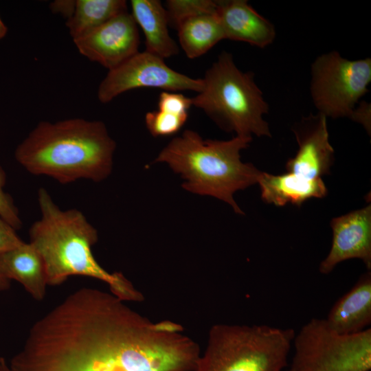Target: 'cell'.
Listing matches in <instances>:
<instances>
[{"label":"cell","mask_w":371,"mask_h":371,"mask_svg":"<svg viewBox=\"0 0 371 371\" xmlns=\"http://www.w3.org/2000/svg\"><path fill=\"white\" fill-rule=\"evenodd\" d=\"M289 371H370L371 328L339 334L324 318H312L295 334Z\"/></svg>","instance_id":"cell-7"},{"label":"cell","mask_w":371,"mask_h":371,"mask_svg":"<svg viewBox=\"0 0 371 371\" xmlns=\"http://www.w3.org/2000/svg\"><path fill=\"white\" fill-rule=\"evenodd\" d=\"M41 217L30 227V243L41 255L47 286H58L72 276L106 283L124 302H142L144 295L122 273H109L95 260L92 247L97 229L77 209L61 210L44 188L37 194Z\"/></svg>","instance_id":"cell-3"},{"label":"cell","mask_w":371,"mask_h":371,"mask_svg":"<svg viewBox=\"0 0 371 371\" xmlns=\"http://www.w3.org/2000/svg\"><path fill=\"white\" fill-rule=\"evenodd\" d=\"M192 106L191 98L181 93L163 91L158 100L159 110L176 115H188V109Z\"/></svg>","instance_id":"cell-23"},{"label":"cell","mask_w":371,"mask_h":371,"mask_svg":"<svg viewBox=\"0 0 371 371\" xmlns=\"http://www.w3.org/2000/svg\"><path fill=\"white\" fill-rule=\"evenodd\" d=\"M115 147L101 121H42L17 146L14 158L29 173L61 184L100 182L111 172Z\"/></svg>","instance_id":"cell-2"},{"label":"cell","mask_w":371,"mask_h":371,"mask_svg":"<svg viewBox=\"0 0 371 371\" xmlns=\"http://www.w3.org/2000/svg\"><path fill=\"white\" fill-rule=\"evenodd\" d=\"M313 103L326 117L352 118L371 82V58L348 60L331 51L317 56L311 67Z\"/></svg>","instance_id":"cell-8"},{"label":"cell","mask_w":371,"mask_h":371,"mask_svg":"<svg viewBox=\"0 0 371 371\" xmlns=\"http://www.w3.org/2000/svg\"><path fill=\"white\" fill-rule=\"evenodd\" d=\"M327 117L320 113H310L292 127L298 149L285 168L308 179L328 175L335 161V151L329 142Z\"/></svg>","instance_id":"cell-11"},{"label":"cell","mask_w":371,"mask_h":371,"mask_svg":"<svg viewBox=\"0 0 371 371\" xmlns=\"http://www.w3.org/2000/svg\"><path fill=\"white\" fill-rule=\"evenodd\" d=\"M203 79H195L169 67L164 59L146 51L138 52L117 67L109 70L98 89L102 103L110 102L120 94L141 87H154L164 91L200 92Z\"/></svg>","instance_id":"cell-9"},{"label":"cell","mask_w":371,"mask_h":371,"mask_svg":"<svg viewBox=\"0 0 371 371\" xmlns=\"http://www.w3.org/2000/svg\"><path fill=\"white\" fill-rule=\"evenodd\" d=\"M216 14L224 39L241 41L260 48L271 45L275 27L245 0L216 1Z\"/></svg>","instance_id":"cell-13"},{"label":"cell","mask_w":371,"mask_h":371,"mask_svg":"<svg viewBox=\"0 0 371 371\" xmlns=\"http://www.w3.org/2000/svg\"><path fill=\"white\" fill-rule=\"evenodd\" d=\"M333 239L330 251L320 262L324 275L343 261L357 258L371 270V205L334 218L330 221Z\"/></svg>","instance_id":"cell-12"},{"label":"cell","mask_w":371,"mask_h":371,"mask_svg":"<svg viewBox=\"0 0 371 371\" xmlns=\"http://www.w3.org/2000/svg\"><path fill=\"white\" fill-rule=\"evenodd\" d=\"M23 242L16 230L0 216V253L17 247Z\"/></svg>","instance_id":"cell-24"},{"label":"cell","mask_w":371,"mask_h":371,"mask_svg":"<svg viewBox=\"0 0 371 371\" xmlns=\"http://www.w3.org/2000/svg\"><path fill=\"white\" fill-rule=\"evenodd\" d=\"M75 7L76 1L74 0H57L49 5V8L53 13L60 14L67 20L72 16Z\"/></svg>","instance_id":"cell-26"},{"label":"cell","mask_w":371,"mask_h":371,"mask_svg":"<svg viewBox=\"0 0 371 371\" xmlns=\"http://www.w3.org/2000/svg\"><path fill=\"white\" fill-rule=\"evenodd\" d=\"M131 13L142 28L146 51L162 59L179 53V47L170 37L166 10L158 0H132Z\"/></svg>","instance_id":"cell-17"},{"label":"cell","mask_w":371,"mask_h":371,"mask_svg":"<svg viewBox=\"0 0 371 371\" xmlns=\"http://www.w3.org/2000/svg\"><path fill=\"white\" fill-rule=\"evenodd\" d=\"M73 41L80 54L109 71L139 52V34L127 11Z\"/></svg>","instance_id":"cell-10"},{"label":"cell","mask_w":371,"mask_h":371,"mask_svg":"<svg viewBox=\"0 0 371 371\" xmlns=\"http://www.w3.org/2000/svg\"><path fill=\"white\" fill-rule=\"evenodd\" d=\"M188 115H176L159 110L148 112L145 116L147 128L155 137L168 136L179 131Z\"/></svg>","instance_id":"cell-21"},{"label":"cell","mask_w":371,"mask_h":371,"mask_svg":"<svg viewBox=\"0 0 371 371\" xmlns=\"http://www.w3.org/2000/svg\"><path fill=\"white\" fill-rule=\"evenodd\" d=\"M5 183L6 173L0 166V216L16 231L23 223L13 199L4 191Z\"/></svg>","instance_id":"cell-22"},{"label":"cell","mask_w":371,"mask_h":371,"mask_svg":"<svg viewBox=\"0 0 371 371\" xmlns=\"http://www.w3.org/2000/svg\"><path fill=\"white\" fill-rule=\"evenodd\" d=\"M326 324L341 335L362 332L371 324V271L361 275L340 297L324 318Z\"/></svg>","instance_id":"cell-14"},{"label":"cell","mask_w":371,"mask_h":371,"mask_svg":"<svg viewBox=\"0 0 371 371\" xmlns=\"http://www.w3.org/2000/svg\"><path fill=\"white\" fill-rule=\"evenodd\" d=\"M11 281L0 276V292L10 289Z\"/></svg>","instance_id":"cell-27"},{"label":"cell","mask_w":371,"mask_h":371,"mask_svg":"<svg viewBox=\"0 0 371 371\" xmlns=\"http://www.w3.org/2000/svg\"><path fill=\"white\" fill-rule=\"evenodd\" d=\"M176 28L181 48L191 59L203 55L224 39L216 10L187 19Z\"/></svg>","instance_id":"cell-18"},{"label":"cell","mask_w":371,"mask_h":371,"mask_svg":"<svg viewBox=\"0 0 371 371\" xmlns=\"http://www.w3.org/2000/svg\"><path fill=\"white\" fill-rule=\"evenodd\" d=\"M370 103L361 101L355 109L352 120L358 122L363 126L368 133L370 134Z\"/></svg>","instance_id":"cell-25"},{"label":"cell","mask_w":371,"mask_h":371,"mask_svg":"<svg viewBox=\"0 0 371 371\" xmlns=\"http://www.w3.org/2000/svg\"><path fill=\"white\" fill-rule=\"evenodd\" d=\"M295 334L266 324H214L194 371H283Z\"/></svg>","instance_id":"cell-6"},{"label":"cell","mask_w":371,"mask_h":371,"mask_svg":"<svg viewBox=\"0 0 371 371\" xmlns=\"http://www.w3.org/2000/svg\"><path fill=\"white\" fill-rule=\"evenodd\" d=\"M127 11L124 0H76L74 12L66 21V26L75 40Z\"/></svg>","instance_id":"cell-19"},{"label":"cell","mask_w":371,"mask_h":371,"mask_svg":"<svg viewBox=\"0 0 371 371\" xmlns=\"http://www.w3.org/2000/svg\"><path fill=\"white\" fill-rule=\"evenodd\" d=\"M8 32V27L0 17V40L3 38Z\"/></svg>","instance_id":"cell-29"},{"label":"cell","mask_w":371,"mask_h":371,"mask_svg":"<svg viewBox=\"0 0 371 371\" xmlns=\"http://www.w3.org/2000/svg\"><path fill=\"white\" fill-rule=\"evenodd\" d=\"M0 371H12L4 357H0Z\"/></svg>","instance_id":"cell-28"},{"label":"cell","mask_w":371,"mask_h":371,"mask_svg":"<svg viewBox=\"0 0 371 371\" xmlns=\"http://www.w3.org/2000/svg\"><path fill=\"white\" fill-rule=\"evenodd\" d=\"M257 183L262 200L276 206L291 203L300 207L309 199L322 198L327 194L321 178L308 179L292 172L274 175L261 172Z\"/></svg>","instance_id":"cell-16"},{"label":"cell","mask_w":371,"mask_h":371,"mask_svg":"<svg viewBox=\"0 0 371 371\" xmlns=\"http://www.w3.org/2000/svg\"><path fill=\"white\" fill-rule=\"evenodd\" d=\"M203 89L191 98L223 130L236 136L271 137L264 115L269 104L254 80L253 72H243L232 54L223 51L206 71Z\"/></svg>","instance_id":"cell-5"},{"label":"cell","mask_w":371,"mask_h":371,"mask_svg":"<svg viewBox=\"0 0 371 371\" xmlns=\"http://www.w3.org/2000/svg\"><path fill=\"white\" fill-rule=\"evenodd\" d=\"M0 276L19 282L36 300L45 296L47 286L43 260L30 243L0 253Z\"/></svg>","instance_id":"cell-15"},{"label":"cell","mask_w":371,"mask_h":371,"mask_svg":"<svg viewBox=\"0 0 371 371\" xmlns=\"http://www.w3.org/2000/svg\"><path fill=\"white\" fill-rule=\"evenodd\" d=\"M216 5L212 0H169L166 10L169 23L176 27L187 19L216 12Z\"/></svg>","instance_id":"cell-20"},{"label":"cell","mask_w":371,"mask_h":371,"mask_svg":"<svg viewBox=\"0 0 371 371\" xmlns=\"http://www.w3.org/2000/svg\"><path fill=\"white\" fill-rule=\"evenodd\" d=\"M199 345L170 320L152 322L113 293L75 291L31 327L12 371H194Z\"/></svg>","instance_id":"cell-1"},{"label":"cell","mask_w":371,"mask_h":371,"mask_svg":"<svg viewBox=\"0 0 371 371\" xmlns=\"http://www.w3.org/2000/svg\"><path fill=\"white\" fill-rule=\"evenodd\" d=\"M252 138L236 136L229 140L203 139L186 130L164 148L156 162H164L186 180L183 188L201 195L214 196L243 214L233 198L235 192L258 182L260 171L240 160V152Z\"/></svg>","instance_id":"cell-4"}]
</instances>
